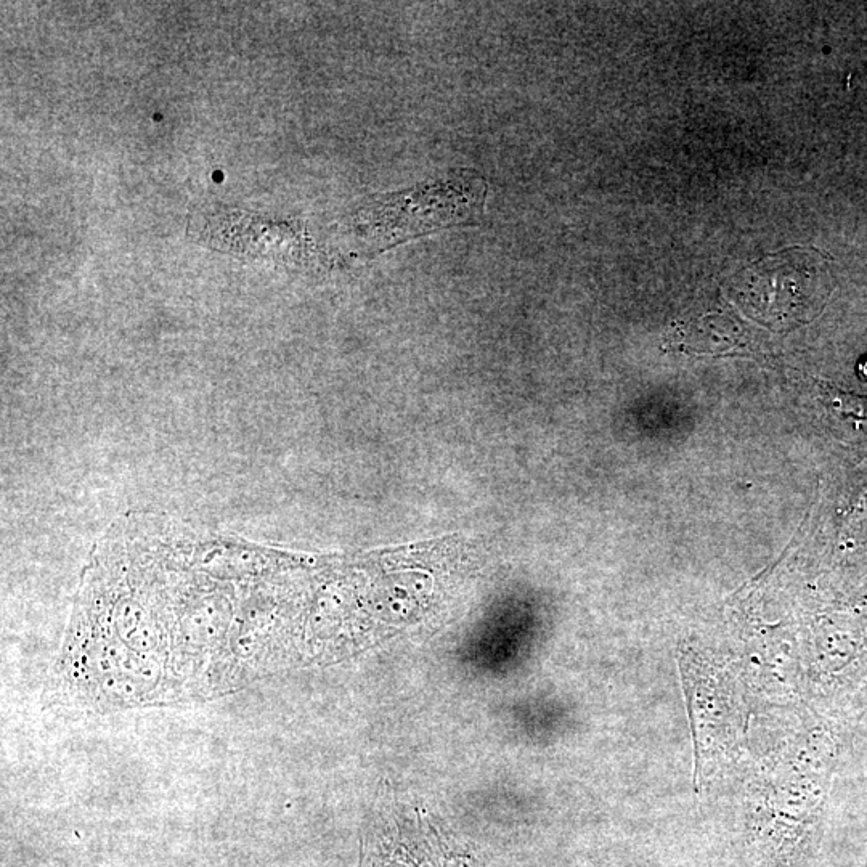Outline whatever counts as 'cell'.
<instances>
[{
  "instance_id": "6da1fadb",
  "label": "cell",
  "mask_w": 867,
  "mask_h": 867,
  "mask_svg": "<svg viewBox=\"0 0 867 867\" xmlns=\"http://www.w3.org/2000/svg\"><path fill=\"white\" fill-rule=\"evenodd\" d=\"M484 196L485 182L481 177L458 172V176L440 184L423 185L371 204L370 209L362 211L365 214L357 216L359 225L354 227L362 235L368 233L371 246L383 249L447 224L468 222L481 211Z\"/></svg>"
},
{
  "instance_id": "7a4b0ae2",
  "label": "cell",
  "mask_w": 867,
  "mask_h": 867,
  "mask_svg": "<svg viewBox=\"0 0 867 867\" xmlns=\"http://www.w3.org/2000/svg\"><path fill=\"white\" fill-rule=\"evenodd\" d=\"M220 174H222V172H216V176H214V179L222 180V176H220Z\"/></svg>"
}]
</instances>
